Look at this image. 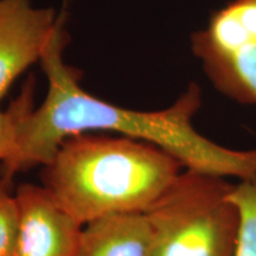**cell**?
Returning <instances> with one entry per match:
<instances>
[{
    "label": "cell",
    "mask_w": 256,
    "mask_h": 256,
    "mask_svg": "<svg viewBox=\"0 0 256 256\" xmlns=\"http://www.w3.org/2000/svg\"><path fill=\"white\" fill-rule=\"evenodd\" d=\"M232 198L241 212V232L234 256H256V178L238 182Z\"/></svg>",
    "instance_id": "cell-9"
},
{
    "label": "cell",
    "mask_w": 256,
    "mask_h": 256,
    "mask_svg": "<svg viewBox=\"0 0 256 256\" xmlns=\"http://www.w3.org/2000/svg\"><path fill=\"white\" fill-rule=\"evenodd\" d=\"M19 209L10 183L0 176V256H14L18 235Z\"/></svg>",
    "instance_id": "cell-10"
},
{
    "label": "cell",
    "mask_w": 256,
    "mask_h": 256,
    "mask_svg": "<svg viewBox=\"0 0 256 256\" xmlns=\"http://www.w3.org/2000/svg\"><path fill=\"white\" fill-rule=\"evenodd\" d=\"M191 49L217 90L256 104V0H232L191 37Z\"/></svg>",
    "instance_id": "cell-4"
},
{
    "label": "cell",
    "mask_w": 256,
    "mask_h": 256,
    "mask_svg": "<svg viewBox=\"0 0 256 256\" xmlns=\"http://www.w3.org/2000/svg\"><path fill=\"white\" fill-rule=\"evenodd\" d=\"M36 81L30 76L24 83L20 94L8 110H0V162H6L16 154L19 144L22 124L34 108Z\"/></svg>",
    "instance_id": "cell-8"
},
{
    "label": "cell",
    "mask_w": 256,
    "mask_h": 256,
    "mask_svg": "<svg viewBox=\"0 0 256 256\" xmlns=\"http://www.w3.org/2000/svg\"><path fill=\"white\" fill-rule=\"evenodd\" d=\"M44 168L43 186L84 226L113 214L146 212L183 165L152 144L81 133L64 140Z\"/></svg>",
    "instance_id": "cell-2"
},
{
    "label": "cell",
    "mask_w": 256,
    "mask_h": 256,
    "mask_svg": "<svg viewBox=\"0 0 256 256\" xmlns=\"http://www.w3.org/2000/svg\"><path fill=\"white\" fill-rule=\"evenodd\" d=\"M153 235L145 212L113 214L84 224L78 256H152Z\"/></svg>",
    "instance_id": "cell-7"
},
{
    "label": "cell",
    "mask_w": 256,
    "mask_h": 256,
    "mask_svg": "<svg viewBox=\"0 0 256 256\" xmlns=\"http://www.w3.org/2000/svg\"><path fill=\"white\" fill-rule=\"evenodd\" d=\"M62 28L55 10L34 8L30 0H0V100L40 62Z\"/></svg>",
    "instance_id": "cell-5"
},
{
    "label": "cell",
    "mask_w": 256,
    "mask_h": 256,
    "mask_svg": "<svg viewBox=\"0 0 256 256\" xmlns=\"http://www.w3.org/2000/svg\"><path fill=\"white\" fill-rule=\"evenodd\" d=\"M228 178L185 168L145 215L152 256H234L241 212Z\"/></svg>",
    "instance_id": "cell-3"
},
{
    "label": "cell",
    "mask_w": 256,
    "mask_h": 256,
    "mask_svg": "<svg viewBox=\"0 0 256 256\" xmlns=\"http://www.w3.org/2000/svg\"><path fill=\"white\" fill-rule=\"evenodd\" d=\"M63 28L40 63L48 78V94L26 115L16 154L2 164V177L11 183L18 172L46 165L64 140L81 133L113 132L152 144L174 156L184 168L236 180L256 178V150L238 151L218 145L194 127L202 104V90L191 83L170 107L134 110L96 98L81 86V72L66 63Z\"/></svg>",
    "instance_id": "cell-1"
},
{
    "label": "cell",
    "mask_w": 256,
    "mask_h": 256,
    "mask_svg": "<svg viewBox=\"0 0 256 256\" xmlns=\"http://www.w3.org/2000/svg\"><path fill=\"white\" fill-rule=\"evenodd\" d=\"M16 198L19 224L14 256H78L83 226L46 188L23 184Z\"/></svg>",
    "instance_id": "cell-6"
}]
</instances>
